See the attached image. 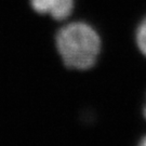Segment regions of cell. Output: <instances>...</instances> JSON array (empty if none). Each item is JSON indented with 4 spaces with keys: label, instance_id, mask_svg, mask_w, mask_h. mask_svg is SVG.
Listing matches in <instances>:
<instances>
[{
    "label": "cell",
    "instance_id": "obj_3",
    "mask_svg": "<svg viewBox=\"0 0 146 146\" xmlns=\"http://www.w3.org/2000/svg\"><path fill=\"white\" fill-rule=\"evenodd\" d=\"M136 44L140 49V51L143 53V55L146 56V17L137 27V31H136Z\"/></svg>",
    "mask_w": 146,
    "mask_h": 146
},
{
    "label": "cell",
    "instance_id": "obj_2",
    "mask_svg": "<svg viewBox=\"0 0 146 146\" xmlns=\"http://www.w3.org/2000/svg\"><path fill=\"white\" fill-rule=\"evenodd\" d=\"M74 0H31V5L39 14H48L56 21H63L72 14Z\"/></svg>",
    "mask_w": 146,
    "mask_h": 146
},
{
    "label": "cell",
    "instance_id": "obj_5",
    "mask_svg": "<svg viewBox=\"0 0 146 146\" xmlns=\"http://www.w3.org/2000/svg\"><path fill=\"white\" fill-rule=\"evenodd\" d=\"M143 114H144V117H145V119H146V103H145L144 108H143Z\"/></svg>",
    "mask_w": 146,
    "mask_h": 146
},
{
    "label": "cell",
    "instance_id": "obj_4",
    "mask_svg": "<svg viewBox=\"0 0 146 146\" xmlns=\"http://www.w3.org/2000/svg\"><path fill=\"white\" fill-rule=\"evenodd\" d=\"M137 146H146V135L142 137L141 141L139 142V145Z\"/></svg>",
    "mask_w": 146,
    "mask_h": 146
},
{
    "label": "cell",
    "instance_id": "obj_1",
    "mask_svg": "<svg viewBox=\"0 0 146 146\" xmlns=\"http://www.w3.org/2000/svg\"><path fill=\"white\" fill-rule=\"evenodd\" d=\"M55 44L64 65L77 70L93 67L102 49L98 31L84 22H73L61 27L55 36Z\"/></svg>",
    "mask_w": 146,
    "mask_h": 146
}]
</instances>
